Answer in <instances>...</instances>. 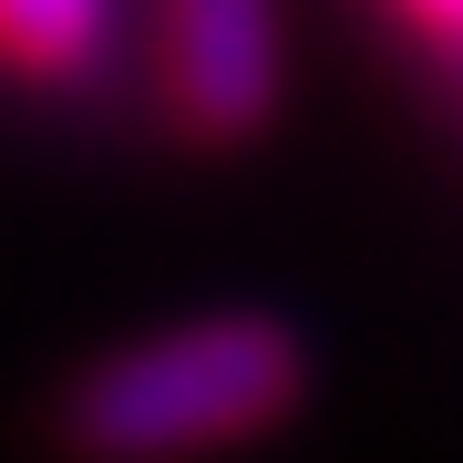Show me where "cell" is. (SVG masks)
I'll return each mask as SVG.
<instances>
[{
	"mask_svg": "<svg viewBox=\"0 0 463 463\" xmlns=\"http://www.w3.org/2000/svg\"><path fill=\"white\" fill-rule=\"evenodd\" d=\"M298 402L309 340L279 309H206L83 361L52 402V443L72 463H216L298 422Z\"/></svg>",
	"mask_w": 463,
	"mask_h": 463,
	"instance_id": "6da1fadb",
	"label": "cell"
},
{
	"mask_svg": "<svg viewBox=\"0 0 463 463\" xmlns=\"http://www.w3.org/2000/svg\"><path fill=\"white\" fill-rule=\"evenodd\" d=\"M134 72L185 155H237L288 103L279 0H134Z\"/></svg>",
	"mask_w": 463,
	"mask_h": 463,
	"instance_id": "7a4b0ae2",
	"label": "cell"
},
{
	"mask_svg": "<svg viewBox=\"0 0 463 463\" xmlns=\"http://www.w3.org/2000/svg\"><path fill=\"white\" fill-rule=\"evenodd\" d=\"M134 0H0V83L21 93H103L124 72Z\"/></svg>",
	"mask_w": 463,
	"mask_h": 463,
	"instance_id": "3957f363",
	"label": "cell"
}]
</instances>
